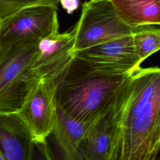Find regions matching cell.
Returning a JSON list of instances; mask_svg holds the SVG:
<instances>
[{
  "label": "cell",
  "instance_id": "obj_1",
  "mask_svg": "<svg viewBox=\"0 0 160 160\" xmlns=\"http://www.w3.org/2000/svg\"><path fill=\"white\" fill-rule=\"evenodd\" d=\"M132 72L74 56L59 80L57 108L88 126L109 109L119 87Z\"/></svg>",
  "mask_w": 160,
  "mask_h": 160
},
{
  "label": "cell",
  "instance_id": "obj_2",
  "mask_svg": "<svg viewBox=\"0 0 160 160\" xmlns=\"http://www.w3.org/2000/svg\"><path fill=\"white\" fill-rule=\"evenodd\" d=\"M38 42L0 48V114L18 113L39 84L31 68Z\"/></svg>",
  "mask_w": 160,
  "mask_h": 160
},
{
  "label": "cell",
  "instance_id": "obj_3",
  "mask_svg": "<svg viewBox=\"0 0 160 160\" xmlns=\"http://www.w3.org/2000/svg\"><path fill=\"white\" fill-rule=\"evenodd\" d=\"M74 27V52L130 35L134 29L119 18L110 0L84 2Z\"/></svg>",
  "mask_w": 160,
  "mask_h": 160
},
{
  "label": "cell",
  "instance_id": "obj_4",
  "mask_svg": "<svg viewBox=\"0 0 160 160\" xmlns=\"http://www.w3.org/2000/svg\"><path fill=\"white\" fill-rule=\"evenodd\" d=\"M58 7L39 5L24 8L0 23V48L41 39L59 32Z\"/></svg>",
  "mask_w": 160,
  "mask_h": 160
},
{
  "label": "cell",
  "instance_id": "obj_5",
  "mask_svg": "<svg viewBox=\"0 0 160 160\" xmlns=\"http://www.w3.org/2000/svg\"><path fill=\"white\" fill-rule=\"evenodd\" d=\"M60 78L41 79L17 113L28 128L35 142H44L54 128L57 112L56 93Z\"/></svg>",
  "mask_w": 160,
  "mask_h": 160
},
{
  "label": "cell",
  "instance_id": "obj_6",
  "mask_svg": "<svg viewBox=\"0 0 160 160\" xmlns=\"http://www.w3.org/2000/svg\"><path fill=\"white\" fill-rule=\"evenodd\" d=\"M76 29L41 39L31 68L41 79L59 78L74 57Z\"/></svg>",
  "mask_w": 160,
  "mask_h": 160
},
{
  "label": "cell",
  "instance_id": "obj_7",
  "mask_svg": "<svg viewBox=\"0 0 160 160\" xmlns=\"http://www.w3.org/2000/svg\"><path fill=\"white\" fill-rule=\"evenodd\" d=\"M85 125L67 116L57 108L56 119L46 144L52 160H86L81 140Z\"/></svg>",
  "mask_w": 160,
  "mask_h": 160
},
{
  "label": "cell",
  "instance_id": "obj_8",
  "mask_svg": "<svg viewBox=\"0 0 160 160\" xmlns=\"http://www.w3.org/2000/svg\"><path fill=\"white\" fill-rule=\"evenodd\" d=\"M75 57L93 63L111 65L135 71L142 63L137 56L131 34L74 52Z\"/></svg>",
  "mask_w": 160,
  "mask_h": 160
},
{
  "label": "cell",
  "instance_id": "obj_9",
  "mask_svg": "<svg viewBox=\"0 0 160 160\" xmlns=\"http://www.w3.org/2000/svg\"><path fill=\"white\" fill-rule=\"evenodd\" d=\"M33 138L17 113L0 114V156L2 160H31Z\"/></svg>",
  "mask_w": 160,
  "mask_h": 160
},
{
  "label": "cell",
  "instance_id": "obj_10",
  "mask_svg": "<svg viewBox=\"0 0 160 160\" xmlns=\"http://www.w3.org/2000/svg\"><path fill=\"white\" fill-rule=\"evenodd\" d=\"M110 108L86 128L81 140L86 160L110 159L113 134Z\"/></svg>",
  "mask_w": 160,
  "mask_h": 160
},
{
  "label": "cell",
  "instance_id": "obj_11",
  "mask_svg": "<svg viewBox=\"0 0 160 160\" xmlns=\"http://www.w3.org/2000/svg\"><path fill=\"white\" fill-rule=\"evenodd\" d=\"M110 1L119 18L131 28L160 24V0Z\"/></svg>",
  "mask_w": 160,
  "mask_h": 160
},
{
  "label": "cell",
  "instance_id": "obj_12",
  "mask_svg": "<svg viewBox=\"0 0 160 160\" xmlns=\"http://www.w3.org/2000/svg\"><path fill=\"white\" fill-rule=\"evenodd\" d=\"M135 52L141 62L160 48V31L151 26L134 29L131 34Z\"/></svg>",
  "mask_w": 160,
  "mask_h": 160
},
{
  "label": "cell",
  "instance_id": "obj_13",
  "mask_svg": "<svg viewBox=\"0 0 160 160\" xmlns=\"http://www.w3.org/2000/svg\"><path fill=\"white\" fill-rule=\"evenodd\" d=\"M59 3V0H0V23L24 8L39 5L58 7Z\"/></svg>",
  "mask_w": 160,
  "mask_h": 160
},
{
  "label": "cell",
  "instance_id": "obj_14",
  "mask_svg": "<svg viewBox=\"0 0 160 160\" xmlns=\"http://www.w3.org/2000/svg\"><path fill=\"white\" fill-rule=\"evenodd\" d=\"M31 160H52L48 152L46 141L33 142Z\"/></svg>",
  "mask_w": 160,
  "mask_h": 160
},
{
  "label": "cell",
  "instance_id": "obj_15",
  "mask_svg": "<svg viewBox=\"0 0 160 160\" xmlns=\"http://www.w3.org/2000/svg\"><path fill=\"white\" fill-rule=\"evenodd\" d=\"M62 8L69 14L73 13L79 6V0H59Z\"/></svg>",
  "mask_w": 160,
  "mask_h": 160
},
{
  "label": "cell",
  "instance_id": "obj_16",
  "mask_svg": "<svg viewBox=\"0 0 160 160\" xmlns=\"http://www.w3.org/2000/svg\"><path fill=\"white\" fill-rule=\"evenodd\" d=\"M150 160H159V157L158 155H155L152 157V158Z\"/></svg>",
  "mask_w": 160,
  "mask_h": 160
},
{
  "label": "cell",
  "instance_id": "obj_17",
  "mask_svg": "<svg viewBox=\"0 0 160 160\" xmlns=\"http://www.w3.org/2000/svg\"><path fill=\"white\" fill-rule=\"evenodd\" d=\"M0 160H2V158H1V156H0Z\"/></svg>",
  "mask_w": 160,
  "mask_h": 160
}]
</instances>
